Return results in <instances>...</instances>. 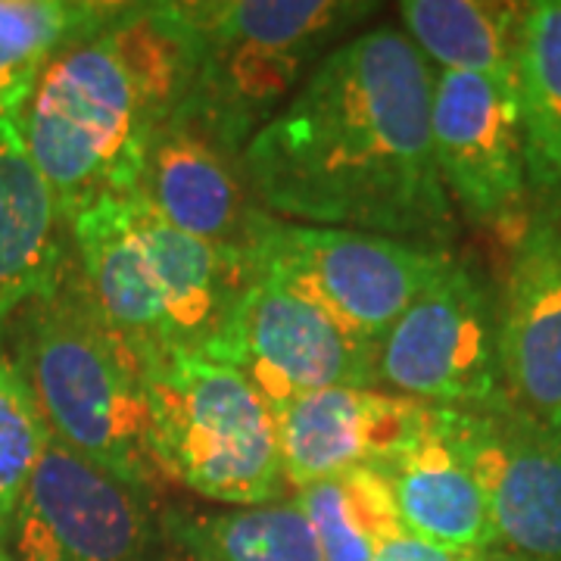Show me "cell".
Returning <instances> with one entry per match:
<instances>
[{
    "mask_svg": "<svg viewBox=\"0 0 561 561\" xmlns=\"http://www.w3.org/2000/svg\"><path fill=\"white\" fill-rule=\"evenodd\" d=\"M110 0H0V116H16L66 44L119 13Z\"/></svg>",
    "mask_w": 561,
    "mask_h": 561,
    "instance_id": "cell-21",
    "label": "cell"
},
{
    "mask_svg": "<svg viewBox=\"0 0 561 561\" xmlns=\"http://www.w3.org/2000/svg\"><path fill=\"white\" fill-rule=\"evenodd\" d=\"M144 393L147 449L160 478L231 508L287 500L278 421L238 368L181 353L147 371Z\"/></svg>",
    "mask_w": 561,
    "mask_h": 561,
    "instance_id": "cell-6",
    "label": "cell"
},
{
    "mask_svg": "<svg viewBox=\"0 0 561 561\" xmlns=\"http://www.w3.org/2000/svg\"><path fill=\"white\" fill-rule=\"evenodd\" d=\"M131 197L184 234L243 253L265 213L243 172V153L225 147L181 106L147 140Z\"/></svg>",
    "mask_w": 561,
    "mask_h": 561,
    "instance_id": "cell-14",
    "label": "cell"
},
{
    "mask_svg": "<svg viewBox=\"0 0 561 561\" xmlns=\"http://www.w3.org/2000/svg\"><path fill=\"white\" fill-rule=\"evenodd\" d=\"M431 128L453 206L468 221L515 241L537 209L530 206L534 191L515 84L471 72H437Z\"/></svg>",
    "mask_w": 561,
    "mask_h": 561,
    "instance_id": "cell-11",
    "label": "cell"
},
{
    "mask_svg": "<svg viewBox=\"0 0 561 561\" xmlns=\"http://www.w3.org/2000/svg\"><path fill=\"white\" fill-rule=\"evenodd\" d=\"M515 94L534 201L540 197V209L556 213L561 206V0L524 3Z\"/></svg>",
    "mask_w": 561,
    "mask_h": 561,
    "instance_id": "cell-19",
    "label": "cell"
},
{
    "mask_svg": "<svg viewBox=\"0 0 561 561\" xmlns=\"http://www.w3.org/2000/svg\"><path fill=\"white\" fill-rule=\"evenodd\" d=\"M459 434L490 505L502 561H561V427L505 402L459 409Z\"/></svg>",
    "mask_w": 561,
    "mask_h": 561,
    "instance_id": "cell-12",
    "label": "cell"
},
{
    "mask_svg": "<svg viewBox=\"0 0 561 561\" xmlns=\"http://www.w3.org/2000/svg\"><path fill=\"white\" fill-rule=\"evenodd\" d=\"M378 390L431 405L502 402L500 287L453 256L378 346Z\"/></svg>",
    "mask_w": 561,
    "mask_h": 561,
    "instance_id": "cell-9",
    "label": "cell"
},
{
    "mask_svg": "<svg viewBox=\"0 0 561 561\" xmlns=\"http://www.w3.org/2000/svg\"><path fill=\"white\" fill-rule=\"evenodd\" d=\"M483 561H502V559H493V556H486V559H483Z\"/></svg>",
    "mask_w": 561,
    "mask_h": 561,
    "instance_id": "cell-26",
    "label": "cell"
},
{
    "mask_svg": "<svg viewBox=\"0 0 561 561\" xmlns=\"http://www.w3.org/2000/svg\"><path fill=\"white\" fill-rule=\"evenodd\" d=\"M405 38L434 72H471L515 84L524 3L493 0H402Z\"/></svg>",
    "mask_w": 561,
    "mask_h": 561,
    "instance_id": "cell-18",
    "label": "cell"
},
{
    "mask_svg": "<svg viewBox=\"0 0 561 561\" xmlns=\"http://www.w3.org/2000/svg\"><path fill=\"white\" fill-rule=\"evenodd\" d=\"M47 446L50 437L32 390L13 353L0 341V530L13 518Z\"/></svg>",
    "mask_w": 561,
    "mask_h": 561,
    "instance_id": "cell-23",
    "label": "cell"
},
{
    "mask_svg": "<svg viewBox=\"0 0 561 561\" xmlns=\"http://www.w3.org/2000/svg\"><path fill=\"white\" fill-rule=\"evenodd\" d=\"M434 66L402 28L343 38L243 147L268 216L453 247L456 213L434 153Z\"/></svg>",
    "mask_w": 561,
    "mask_h": 561,
    "instance_id": "cell-1",
    "label": "cell"
},
{
    "mask_svg": "<svg viewBox=\"0 0 561 561\" xmlns=\"http://www.w3.org/2000/svg\"><path fill=\"white\" fill-rule=\"evenodd\" d=\"M66 253L69 225L16 119L0 116V328L57 280Z\"/></svg>",
    "mask_w": 561,
    "mask_h": 561,
    "instance_id": "cell-17",
    "label": "cell"
},
{
    "mask_svg": "<svg viewBox=\"0 0 561 561\" xmlns=\"http://www.w3.org/2000/svg\"><path fill=\"white\" fill-rule=\"evenodd\" d=\"M13 359L54 446L135 486H153L144 365L84 297L66 253L57 280L7 321Z\"/></svg>",
    "mask_w": 561,
    "mask_h": 561,
    "instance_id": "cell-4",
    "label": "cell"
},
{
    "mask_svg": "<svg viewBox=\"0 0 561 561\" xmlns=\"http://www.w3.org/2000/svg\"><path fill=\"white\" fill-rule=\"evenodd\" d=\"M13 561H191L153 486H135L47 446L3 527Z\"/></svg>",
    "mask_w": 561,
    "mask_h": 561,
    "instance_id": "cell-8",
    "label": "cell"
},
{
    "mask_svg": "<svg viewBox=\"0 0 561 561\" xmlns=\"http://www.w3.org/2000/svg\"><path fill=\"white\" fill-rule=\"evenodd\" d=\"M402 530L446 549L486 556L490 505L459 434V405H424L409 437L375 465Z\"/></svg>",
    "mask_w": 561,
    "mask_h": 561,
    "instance_id": "cell-15",
    "label": "cell"
},
{
    "mask_svg": "<svg viewBox=\"0 0 561 561\" xmlns=\"http://www.w3.org/2000/svg\"><path fill=\"white\" fill-rule=\"evenodd\" d=\"M0 561H13L10 549H7V540H3V530H0Z\"/></svg>",
    "mask_w": 561,
    "mask_h": 561,
    "instance_id": "cell-25",
    "label": "cell"
},
{
    "mask_svg": "<svg viewBox=\"0 0 561 561\" xmlns=\"http://www.w3.org/2000/svg\"><path fill=\"white\" fill-rule=\"evenodd\" d=\"M206 356L238 368L272 412L328 387H378V350L350 337L337 321L253 262Z\"/></svg>",
    "mask_w": 561,
    "mask_h": 561,
    "instance_id": "cell-10",
    "label": "cell"
},
{
    "mask_svg": "<svg viewBox=\"0 0 561 561\" xmlns=\"http://www.w3.org/2000/svg\"><path fill=\"white\" fill-rule=\"evenodd\" d=\"M69 260L88 302L144 371L206 353L250 278L243 250L197 241L131 194L101 197L69 221Z\"/></svg>",
    "mask_w": 561,
    "mask_h": 561,
    "instance_id": "cell-3",
    "label": "cell"
},
{
    "mask_svg": "<svg viewBox=\"0 0 561 561\" xmlns=\"http://www.w3.org/2000/svg\"><path fill=\"white\" fill-rule=\"evenodd\" d=\"M187 69L169 0L122 3L41 69L13 119L66 225L101 197L135 194L147 140L184 101Z\"/></svg>",
    "mask_w": 561,
    "mask_h": 561,
    "instance_id": "cell-2",
    "label": "cell"
},
{
    "mask_svg": "<svg viewBox=\"0 0 561 561\" xmlns=\"http://www.w3.org/2000/svg\"><path fill=\"white\" fill-rule=\"evenodd\" d=\"M169 527L191 561H324L297 500L228 512L169 508Z\"/></svg>",
    "mask_w": 561,
    "mask_h": 561,
    "instance_id": "cell-20",
    "label": "cell"
},
{
    "mask_svg": "<svg viewBox=\"0 0 561 561\" xmlns=\"http://www.w3.org/2000/svg\"><path fill=\"white\" fill-rule=\"evenodd\" d=\"M502 402L561 427V221L534 209L500 284Z\"/></svg>",
    "mask_w": 561,
    "mask_h": 561,
    "instance_id": "cell-13",
    "label": "cell"
},
{
    "mask_svg": "<svg viewBox=\"0 0 561 561\" xmlns=\"http://www.w3.org/2000/svg\"><path fill=\"white\" fill-rule=\"evenodd\" d=\"M486 556L481 552H465V549H446L437 542L419 540L412 534H397L383 542L375 552V561H483Z\"/></svg>",
    "mask_w": 561,
    "mask_h": 561,
    "instance_id": "cell-24",
    "label": "cell"
},
{
    "mask_svg": "<svg viewBox=\"0 0 561 561\" xmlns=\"http://www.w3.org/2000/svg\"><path fill=\"white\" fill-rule=\"evenodd\" d=\"M424 405L378 387H328L284 405L275 421L287 486L375 468L409 437Z\"/></svg>",
    "mask_w": 561,
    "mask_h": 561,
    "instance_id": "cell-16",
    "label": "cell"
},
{
    "mask_svg": "<svg viewBox=\"0 0 561 561\" xmlns=\"http://www.w3.org/2000/svg\"><path fill=\"white\" fill-rule=\"evenodd\" d=\"M247 256L337 321L350 337L378 350L456 253L453 247L300 225L262 213L250 231Z\"/></svg>",
    "mask_w": 561,
    "mask_h": 561,
    "instance_id": "cell-7",
    "label": "cell"
},
{
    "mask_svg": "<svg viewBox=\"0 0 561 561\" xmlns=\"http://www.w3.org/2000/svg\"><path fill=\"white\" fill-rule=\"evenodd\" d=\"M187 32L181 110L243 153L306 76L378 3L359 0H175Z\"/></svg>",
    "mask_w": 561,
    "mask_h": 561,
    "instance_id": "cell-5",
    "label": "cell"
},
{
    "mask_svg": "<svg viewBox=\"0 0 561 561\" xmlns=\"http://www.w3.org/2000/svg\"><path fill=\"white\" fill-rule=\"evenodd\" d=\"M319 540L324 561H375L390 537L402 534L390 490L375 468H356L294 493Z\"/></svg>",
    "mask_w": 561,
    "mask_h": 561,
    "instance_id": "cell-22",
    "label": "cell"
}]
</instances>
